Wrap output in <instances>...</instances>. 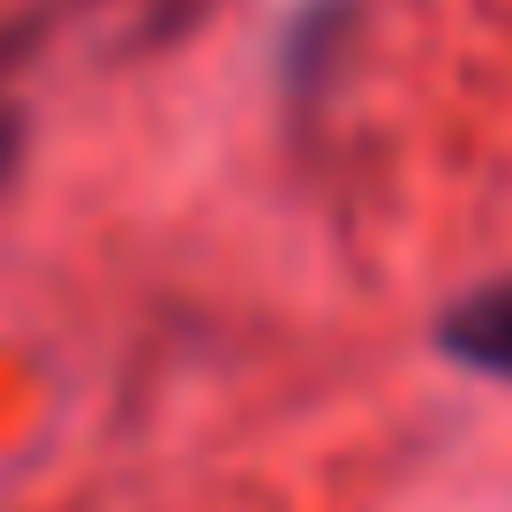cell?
<instances>
[{
	"mask_svg": "<svg viewBox=\"0 0 512 512\" xmlns=\"http://www.w3.org/2000/svg\"><path fill=\"white\" fill-rule=\"evenodd\" d=\"M437 347L460 369H475V377L512 384V279H490V287L460 294V302L437 317Z\"/></svg>",
	"mask_w": 512,
	"mask_h": 512,
	"instance_id": "1",
	"label": "cell"
},
{
	"mask_svg": "<svg viewBox=\"0 0 512 512\" xmlns=\"http://www.w3.org/2000/svg\"><path fill=\"white\" fill-rule=\"evenodd\" d=\"M339 38H347V0H309L302 8V23H294V38H287V83L294 91H317V76L332 68V53H339Z\"/></svg>",
	"mask_w": 512,
	"mask_h": 512,
	"instance_id": "2",
	"label": "cell"
},
{
	"mask_svg": "<svg viewBox=\"0 0 512 512\" xmlns=\"http://www.w3.org/2000/svg\"><path fill=\"white\" fill-rule=\"evenodd\" d=\"M16 166H23V106H16V91L0 83V189H8Z\"/></svg>",
	"mask_w": 512,
	"mask_h": 512,
	"instance_id": "3",
	"label": "cell"
},
{
	"mask_svg": "<svg viewBox=\"0 0 512 512\" xmlns=\"http://www.w3.org/2000/svg\"><path fill=\"white\" fill-rule=\"evenodd\" d=\"M211 16V0H151V38H181Z\"/></svg>",
	"mask_w": 512,
	"mask_h": 512,
	"instance_id": "4",
	"label": "cell"
}]
</instances>
